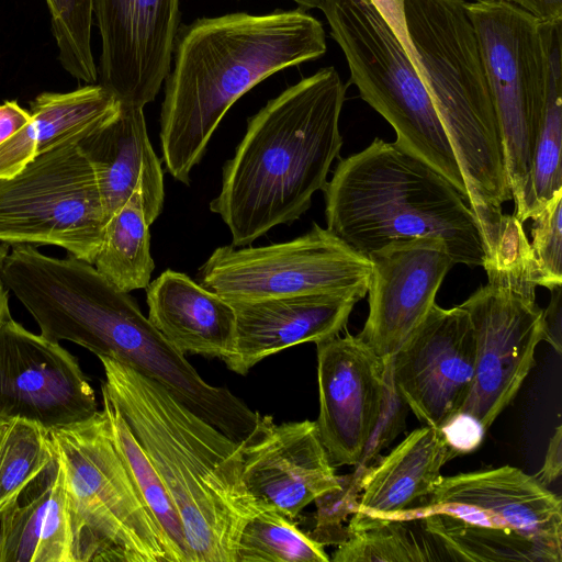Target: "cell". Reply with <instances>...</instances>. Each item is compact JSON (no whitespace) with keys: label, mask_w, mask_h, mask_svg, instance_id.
<instances>
[{"label":"cell","mask_w":562,"mask_h":562,"mask_svg":"<svg viewBox=\"0 0 562 562\" xmlns=\"http://www.w3.org/2000/svg\"><path fill=\"white\" fill-rule=\"evenodd\" d=\"M419 526L406 518L372 516L360 510L347 524V539L337 546L335 562L447 561L442 550Z\"/></svg>","instance_id":"4316f807"},{"label":"cell","mask_w":562,"mask_h":562,"mask_svg":"<svg viewBox=\"0 0 562 562\" xmlns=\"http://www.w3.org/2000/svg\"><path fill=\"white\" fill-rule=\"evenodd\" d=\"M363 473L353 471L340 476V486L325 492L314 503V527L308 533L314 540L325 546H338L347 537V518L359 507Z\"/></svg>","instance_id":"e575fe53"},{"label":"cell","mask_w":562,"mask_h":562,"mask_svg":"<svg viewBox=\"0 0 562 562\" xmlns=\"http://www.w3.org/2000/svg\"><path fill=\"white\" fill-rule=\"evenodd\" d=\"M426 508L461 506L491 525L524 535L562 553V502L536 476L504 465L441 477Z\"/></svg>","instance_id":"d6986e66"},{"label":"cell","mask_w":562,"mask_h":562,"mask_svg":"<svg viewBox=\"0 0 562 562\" xmlns=\"http://www.w3.org/2000/svg\"><path fill=\"white\" fill-rule=\"evenodd\" d=\"M561 45V32H559L551 46L547 97L533 144L531 167L533 213L562 189Z\"/></svg>","instance_id":"d6a6232c"},{"label":"cell","mask_w":562,"mask_h":562,"mask_svg":"<svg viewBox=\"0 0 562 562\" xmlns=\"http://www.w3.org/2000/svg\"><path fill=\"white\" fill-rule=\"evenodd\" d=\"M475 1V0H473ZM514 3L541 20H562V0H499Z\"/></svg>","instance_id":"7bdbcfd3"},{"label":"cell","mask_w":562,"mask_h":562,"mask_svg":"<svg viewBox=\"0 0 562 562\" xmlns=\"http://www.w3.org/2000/svg\"><path fill=\"white\" fill-rule=\"evenodd\" d=\"M59 61L75 79L97 83L99 71L91 49L93 0H46Z\"/></svg>","instance_id":"836d02e7"},{"label":"cell","mask_w":562,"mask_h":562,"mask_svg":"<svg viewBox=\"0 0 562 562\" xmlns=\"http://www.w3.org/2000/svg\"><path fill=\"white\" fill-rule=\"evenodd\" d=\"M360 300L356 294L317 293L233 302L235 348L224 362L245 375L265 358L286 348L337 336Z\"/></svg>","instance_id":"ffe728a7"},{"label":"cell","mask_w":562,"mask_h":562,"mask_svg":"<svg viewBox=\"0 0 562 562\" xmlns=\"http://www.w3.org/2000/svg\"><path fill=\"white\" fill-rule=\"evenodd\" d=\"M15 502L11 503L7 507H4L2 510H0V562H3V551H4V544H5V538H7L8 521H9L11 507Z\"/></svg>","instance_id":"f6af8a7d"},{"label":"cell","mask_w":562,"mask_h":562,"mask_svg":"<svg viewBox=\"0 0 562 562\" xmlns=\"http://www.w3.org/2000/svg\"><path fill=\"white\" fill-rule=\"evenodd\" d=\"M471 209V207H470ZM480 232L488 283L536 301L541 274L520 222L503 209H471Z\"/></svg>","instance_id":"83f0119b"},{"label":"cell","mask_w":562,"mask_h":562,"mask_svg":"<svg viewBox=\"0 0 562 562\" xmlns=\"http://www.w3.org/2000/svg\"><path fill=\"white\" fill-rule=\"evenodd\" d=\"M376 7L383 19L387 22L396 38L404 47L409 59L418 71L415 50L409 42L405 23V0H371Z\"/></svg>","instance_id":"f35d334b"},{"label":"cell","mask_w":562,"mask_h":562,"mask_svg":"<svg viewBox=\"0 0 562 562\" xmlns=\"http://www.w3.org/2000/svg\"><path fill=\"white\" fill-rule=\"evenodd\" d=\"M30 111L23 109L15 100L0 105V144L10 138L31 121Z\"/></svg>","instance_id":"b9f144b4"},{"label":"cell","mask_w":562,"mask_h":562,"mask_svg":"<svg viewBox=\"0 0 562 562\" xmlns=\"http://www.w3.org/2000/svg\"><path fill=\"white\" fill-rule=\"evenodd\" d=\"M117 97L101 83L70 92H43L31 102V121L0 144V179L19 173L41 153L80 140L120 112Z\"/></svg>","instance_id":"603a6c76"},{"label":"cell","mask_w":562,"mask_h":562,"mask_svg":"<svg viewBox=\"0 0 562 562\" xmlns=\"http://www.w3.org/2000/svg\"><path fill=\"white\" fill-rule=\"evenodd\" d=\"M326 49L323 24L301 8L228 13L180 25L160 113L167 172L189 186L220 122L241 95Z\"/></svg>","instance_id":"6da1fadb"},{"label":"cell","mask_w":562,"mask_h":562,"mask_svg":"<svg viewBox=\"0 0 562 562\" xmlns=\"http://www.w3.org/2000/svg\"><path fill=\"white\" fill-rule=\"evenodd\" d=\"M456 454L440 428L414 430L363 475L358 510L400 517L432 493L442 467Z\"/></svg>","instance_id":"cb8c5ba5"},{"label":"cell","mask_w":562,"mask_h":562,"mask_svg":"<svg viewBox=\"0 0 562 562\" xmlns=\"http://www.w3.org/2000/svg\"><path fill=\"white\" fill-rule=\"evenodd\" d=\"M101 392L102 411L114 446L162 532L170 562H190L183 526L167 487L117 407Z\"/></svg>","instance_id":"f546056e"},{"label":"cell","mask_w":562,"mask_h":562,"mask_svg":"<svg viewBox=\"0 0 562 562\" xmlns=\"http://www.w3.org/2000/svg\"><path fill=\"white\" fill-rule=\"evenodd\" d=\"M419 518L449 561H562V553L504 527L463 520L439 510Z\"/></svg>","instance_id":"484cf974"},{"label":"cell","mask_w":562,"mask_h":562,"mask_svg":"<svg viewBox=\"0 0 562 562\" xmlns=\"http://www.w3.org/2000/svg\"><path fill=\"white\" fill-rule=\"evenodd\" d=\"M562 189L531 215L530 243L541 274V284L549 290L562 284Z\"/></svg>","instance_id":"d590c367"},{"label":"cell","mask_w":562,"mask_h":562,"mask_svg":"<svg viewBox=\"0 0 562 562\" xmlns=\"http://www.w3.org/2000/svg\"><path fill=\"white\" fill-rule=\"evenodd\" d=\"M323 191L326 228L367 257L400 239L428 237L443 240L454 263H483L468 200L395 142L376 137L341 159Z\"/></svg>","instance_id":"277c9868"},{"label":"cell","mask_w":562,"mask_h":562,"mask_svg":"<svg viewBox=\"0 0 562 562\" xmlns=\"http://www.w3.org/2000/svg\"><path fill=\"white\" fill-rule=\"evenodd\" d=\"M562 470V427L559 425L555 428L553 436L550 439L548 450L544 457V462L541 470L536 476L544 486L555 482Z\"/></svg>","instance_id":"60d3db41"},{"label":"cell","mask_w":562,"mask_h":562,"mask_svg":"<svg viewBox=\"0 0 562 562\" xmlns=\"http://www.w3.org/2000/svg\"><path fill=\"white\" fill-rule=\"evenodd\" d=\"M552 292L549 306L543 310V336L552 348L561 355V286L550 290Z\"/></svg>","instance_id":"ab89813d"},{"label":"cell","mask_w":562,"mask_h":562,"mask_svg":"<svg viewBox=\"0 0 562 562\" xmlns=\"http://www.w3.org/2000/svg\"><path fill=\"white\" fill-rule=\"evenodd\" d=\"M346 89L338 71L324 67L248 119L223 167L221 191L210 203L229 228L234 247L293 223L325 188L342 146L339 117Z\"/></svg>","instance_id":"3957f363"},{"label":"cell","mask_w":562,"mask_h":562,"mask_svg":"<svg viewBox=\"0 0 562 562\" xmlns=\"http://www.w3.org/2000/svg\"><path fill=\"white\" fill-rule=\"evenodd\" d=\"M9 252V245L0 243V318L10 310L8 291L2 279V268Z\"/></svg>","instance_id":"ee69618b"},{"label":"cell","mask_w":562,"mask_h":562,"mask_svg":"<svg viewBox=\"0 0 562 562\" xmlns=\"http://www.w3.org/2000/svg\"><path fill=\"white\" fill-rule=\"evenodd\" d=\"M106 222L94 171L78 144L41 153L0 179V243L58 246L93 265Z\"/></svg>","instance_id":"30bf717a"},{"label":"cell","mask_w":562,"mask_h":562,"mask_svg":"<svg viewBox=\"0 0 562 562\" xmlns=\"http://www.w3.org/2000/svg\"><path fill=\"white\" fill-rule=\"evenodd\" d=\"M296 2L301 9H322L326 0H292Z\"/></svg>","instance_id":"bcb514c9"},{"label":"cell","mask_w":562,"mask_h":562,"mask_svg":"<svg viewBox=\"0 0 562 562\" xmlns=\"http://www.w3.org/2000/svg\"><path fill=\"white\" fill-rule=\"evenodd\" d=\"M49 438L63 475L74 562H170L103 411L50 430Z\"/></svg>","instance_id":"8992f818"},{"label":"cell","mask_w":562,"mask_h":562,"mask_svg":"<svg viewBox=\"0 0 562 562\" xmlns=\"http://www.w3.org/2000/svg\"><path fill=\"white\" fill-rule=\"evenodd\" d=\"M35 492L10 512L3 562H74L72 536L61 471L42 475Z\"/></svg>","instance_id":"d4e9b609"},{"label":"cell","mask_w":562,"mask_h":562,"mask_svg":"<svg viewBox=\"0 0 562 562\" xmlns=\"http://www.w3.org/2000/svg\"><path fill=\"white\" fill-rule=\"evenodd\" d=\"M467 2L405 0V23L470 207L502 209L513 200L503 137Z\"/></svg>","instance_id":"5b68a950"},{"label":"cell","mask_w":562,"mask_h":562,"mask_svg":"<svg viewBox=\"0 0 562 562\" xmlns=\"http://www.w3.org/2000/svg\"><path fill=\"white\" fill-rule=\"evenodd\" d=\"M243 477L259 506L295 519L327 491L340 486L316 422L274 424L263 416L257 435L244 441Z\"/></svg>","instance_id":"ac0fdd59"},{"label":"cell","mask_w":562,"mask_h":562,"mask_svg":"<svg viewBox=\"0 0 562 562\" xmlns=\"http://www.w3.org/2000/svg\"><path fill=\"white\" fill-rule=\"evenodd\" d=\"M3 422H4V420H1V419H0V427H1V425H2V423H3Z\"/></svg>","instance_id":"7dc6e473"},{"label":"cell","mask_w":562,"mask_h":562,"mask_svg":"<svg viewBox=\"0 0 562 562\" xmlns=\"http://www.w3.org/2000/svg\"><path fill=\"white\" fill-rule=\"evenodd\" d=\"M101 385L167 487L180 516L190 562H236L244 525L261 512L243 477L235 441L128 366L98 357Z\"/></svg>","instance_id":"7a4b0ae2"},{"label":"cell","mask_w":562,"mask_h":562,"mask_svg":"<svg viewBox=\"0 0 562 562\" xmlns=\"http://www.w3.org/2000/svg\"><path fill=\"white\" fill-rule=\"evenodd\" d=\"M341 48L349 83L396 133L395 143L441 173L468 200L451 144L418 71L371 0H326L321 9Z\"/></svg>","instance_id":"9c48e42d"},{"label":"cell","mask_w":562,"mask_h":562,"mask_svg":"<svg viewBox=\"0 0 562 562\" xmlns=\"http://www.w3.org/2000/svg\"><path fill=\"white\" fill-rule=\"evenodd\" d=\"M143 109L121 103L111 122L78 143L94 171L106 221L137 190L149 225L162 211L164 171L149 142Z\"/></svg>","instance_id":"44dd1931"},{"label":"cell","mask_w":562,"mask_h":562,"mask_svg":"<svg viewBox=\"0 0 562 562\" xmlns=\"http://www.w3.org/2000/svg\"><path fill=\"white\" fill-rule=\"evenodd\" d=\"M409 407L400 394L391 371L389 357L385 358L383 398L375 426L364 446L355 470L363 474L375 464L381 452L405 429Z\"/></svg>","instance_id":"8d00e7d4"},{"label":"cell","mask_w":562,"mask_h":562,"mask_svg":"<svg viewBox=\"0 0 562 562\" xmlns=\"http://www.w3.org/2000/svg\"><path fill=\"white\" fill-rule=\"evenodd\" d=\"M440 429L457 454L474 450L486 431L475 418L465 413H459Z\"/></svg>","instance_id":"74e56055"},{"label":"cell","mask_w":562,"mask_h":562,"mask_svg":"<svg viewBox=\"0 0 562 562\" xmlns=\"http://www.w3.org/2000/svg\"><path fill=\"white\" fill-rule=\"evenodd\" d=\"M2 279L41 335L53 341L67 340L97 357L131 364L148 353L158 336L128 293L75 256L56 258L34 246H14L5 257Z\"/></svg>","instance_id":"52a82bcc"},{"label":"cell","mask_w":562,"mask_h":562,"mask_svg":"<svg viewBox=\"0 0 562 562\" xmlns=\"http://www.w3.org/2000/svg\"><path fill=\"white\" fill-rule=\"evenodd\" d=\"M371 262L316 223L292 240L261 247L216 248L198 271L201 285L225 301L303 294H368Z\"/></svg>","instance_id":"8fae6325"},{"label":"cell","mask_w":562,"mask_h":562,"mask_svg":"<svg viewBox=\"0 0 562 562\" xmlns=\"http://www.w3.org/2000/svg\"><path fill=\"white\" fill-rule=\"evenodd\" d=\"M148 319L182 355L228 358L235 348L233 305L186 273L168 269L146 288Z\"/></svg>","instance_id":"7402d4cb"},{"label":"cell","mask_w":562,"mask_h":562,"mask_svg":"<svg viewBox=\"0 0 562 562\" xmlns=\"http://www.w3.org/2000/svg\"><path fill=\"white\" fill-rule=\"evenodd\" d=\"M149 246V224L137 190L106 222L93 266L123 292L146 289L155 268Z\"/></svg>","instance_id":"f1b7e54d"},{"label":"cell","mask_w":562,"mask_h":562,"mask_svg":"<svg viewBox=\"0 0 562 562\" xmlns=\"http://www.w3.org/2000/svg\"><path fill=\"white\" fill-rule=\"evenodd\" d=\"M389 360L409 409L425 425L441 428L461 412L474 382L475 338L469 313L435 303Z\"/></svg>","instance_id":"5bb4252c"},{"label":"cell","mask_w":562,"mask_h":562,"mask_svg":"<svg viewBox=\"0 0 562 562\" xmlns=\"http://www.w3.org/2000/svg\"><path fill=\"white\" fill-rule=\"evenodd\" d=\"M101 37L100 83L144 108L171 69L180 0H93Z\"/></svg>","instance_id":"9a60e30c"},{"label":"cell","mask_w":562,"mask_h":562,"mask_svg":"<svg viewBox=\"0 0 562 562\" xmlns=\"http://www.w3.org/2000/svg\"><path fill=\"white\" fill-rule=\"evenodd\" d=\"M475 338V375L460 413L487 430L510 404L535 364L543 336V310L536 301L487 283L462 304Z\"/></svg>","instance_id":"4fadbf2b"},{"label":"cell","mask_w":562,"mask_h":562,"mask_svg":"<svg viewBox=\"0 0 562 562\" xmlns=\"http://www.w3.org/2000/svg\"><path fill=\"white\" fill-rule=\"evenodd\" d=\"M316 348L318 434L331 462L355 467L380 413L385 358L350 334L319 341Z\"/></svg>","instance_id":"e0dca14e"},{"label":"cell","mask_w":562,"mask_h":562,"mask_svg":"<svg viewBox=\"0 0 562 562\" xmlns=\"http://www.w3.org/2000/svg\"><path fill=\"white\" fill-rule=\"evenodd\" d=\"M77 358L59 342L0 318V419H24L48 432L98 412Z\"/></svg>","instance_id":"7c38bea8"},{"label":"cell","mask_w":562,"mask_h":562,"mask_svg":"<svg viewBox=\"0 0 562 562\" xmlns=\"http://www.w3.org/2000/svg\"><path fill=\"white\" fill-rule=\"evenodd\" d=\"M328 562L324 546L302 531L294 519L263 509L243 527L236 562Z\"/></svg>","instance_id":"1f68e13d"},{"label":"cell","mask_w":562,"mask_h":562,"mask_svg":"<svg viewBox=\"0 0 562 562\" xmlns=\"http://www.w3.org/2000/svg\"><path fill=\"white\" fill-rule=\"evenodd\" d=\"M369 313L357 335L382 358L394 355L435 304L453 267L443 240L411 237L371 252Z\"/></svg>","instance_id":"2e32d148"},{"label":"cell","mask_w":562,"mask_h":562,"mask_svg":"<svg viewBox=\"0 0 562 562\" xmlns=\"http://www.w3.org/2000/svg\"><path fill=\"white\" fill-rule=\"evenodd\" d=\"M54 463L49 432L24 419H9L0 427V510Z\"/></svg>","instance_id":"4dcf8cb0"},{"label":"cell","mask_w":562,"mask_h":562,"mask_svg":"<svg viewBox=\"0 0 562 562\" xmlns=\"http://www.w3.org/2000/svg\"><path fill=\"white\" fill-rule=\"evenodd\" d=\"M499 123L514 215L535 210L531 167L547 97L550 53L562 20H541L499 0L467 2Z\"/></svg>","instance_id":"ba28073f"}]
</instances>
